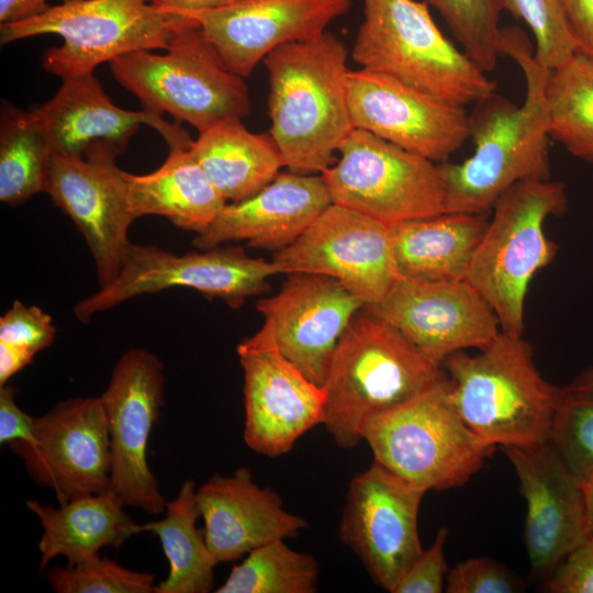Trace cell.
I'll use <instances>...</instances> for the list:
<instances>
[{
	"mask_svg": "<svg viewBox=\"0 0 593 593\" xmlns=\"http://www.w3.org/2000/svg\"><path fill=\"white\" fill-rule=\"evenodd\" d=\"M502 54L521 66L526 97L521 107L493 92L469 115L473 154L460 164L439 163L445 212L489 213L514 184L550 179L546 85L551 70L537 64L522 29H502Z\"/></svg>",
	"mask_w": 593,
	"mask_h": 593,
	"instance_id": "obj_1",
	"label": "cell"
},
{
	"mask_svg": "<svg viewBox=\"0 0 593 593\" xmlns=\"http://www.w3.org/2000/svg\"><path fill=\"white\" fill-rule=\"evenodd\" d=\"M347 51L334 34L283 44L265 58L270 135L288 170L322 174L354 128Z\"/></svg>",
	"mask_w": 593,
	"mask_h": 593,
	"instance_id": "obj_2",
	"label": "cell"
},
{
	"mask_svg": "<svg viewBox=\"0 0 593 593\" xmlns=\"http://www.w3.org/2000/svg\"><path fill=\"white\" fill-rule=\"evenodd\" d=\"M447 377L393 325L362 307L343 333L323 383L322 424L335 443L354 448L370 418Z\"/></svg>",
	"mask_w": 593,
	"mask_h": 593,
	"instance_id": "obj_3",
	"label": "cell"
},
{
	"mask_svg": "<svg viewBox=\"0 0 593 593\" xmlns=\"http://www.w3.org/2000/svg\"><path fill=\"white\" fill-rule=\"evenodd\" d=\"M443 368L455 409L482 441L505 447L549 440L563 387L541 376L523 336L501 331L475 355L448 356Z\"/></svg>",
	"mask_w": 593,
	"mask_h": 593,
	"instance_id": "obj_4",
	"label": "cell"
},
{
	"mask_svg": "<svg viewBox=\"0 0 593 593\" xmlns=\"http://www.w3.org/2000/svg\"><path fill=\"white\" fill-rule=\"evenodd\" d=\"M361 1L363 19L351 51L360 68L460 107L495 92L496 81L441 33L424 1Z\"/></svg>",
	"mask_w": 593,
	"mask_h": 593,
	"instance_id": "obj_5",
	"label": "cell"
},
{
	"mask_svg": "<svg viewBox=\"0 0 593 593\" xmlns=\"http://www.w3.org/2000/svg\"><path fill=\"white\" fill-rule=\"evenodd\" d=\"M567 209L566 186L550 179L518 182L495 202L467 280L490 304L502 332L523 336L529 283L559 248L547 237L545 222Z\"/></svg>",
	"mask_w": 593,
	"mask_h": 593,
	"instance_id": "obj_6",
	"label": "cell"
},
{
	"mask_svg": "<svg viewBox=\"0 0 593 593\" xmlns=\"http://www.w3.org/2000/svg\"><path fill=\"white\" fill-rule=\"evenodd\" d=\"M198 22L147 0H75L51 5L35 18L0 24L2 44L56 34L63 45L47 48L42 66L64 79L93 72L102 63L138 51L166 49Z\"/></svg>",
	"mask_w": 593,
	"mask_h": 593,
	"instance_id": "obj_7",
	"label": "cell"
},
{
	"mask_svg": "<svg viewBox=\"0 0 593 593\" xmlns=\"http://www.w3.org/2000/svg\"><path fill=\"white\" fill-rule=\"evenodd\" d=\"M373 460L425 490L466 484L494 452L463 422L448 377L368 421L362 432Z\"/></svg>",
	"mask_w": 593,
	"mask_h": 593,
	"instance_id": "obj_8",
	"label": "cell"
},
{
	"mask_svg": "<svg viewBox=\"0 0 593 593\" xmlns=\"http://www.w3.org/2000/svg\"><path fill=\"white\" fill-rule=\"evenodd\" d=\"M165 51L133 52L109 63L114 78L144 109L168 113L199 132L249 113L244 78L223 65L199 24L179 32Z\"/></svg>",
	"mask_w": 593,
	"mask_h": 593,
	"instance_id": "obj_9",
	"label": "cell"
},
{
	"mask_svg": "<svg viewBox=\"0 0 593 593\" xmlns=\"http://www.w3.org/2000/svg\"><path fill=\"white\" fill-rule=\"evenodd\" d=\"M324 170L332 202L389 226L445 212L437 163L354 127Z\"/></svg>",
	"mask_w": 593,
	"mask_h": 593,
	"instance_id": "obj_10",
	"label": "cell"
},
{
	"mask_svg": "<svg viewBox=\"0 0 593 593\" xmlns=\"http://www.w3.org/2000/svg\"><path fill=\"white\" fill-rule=\"evenodd\" d=\"M279 273L275 262L249 257L242 247H214L177 255L154 245L130 242L116 277L74 306L81 324L135 296L170 288H189L236 309L268 291Z\"/></svg>",
	"mask_w": 593,
	"mask_h": 593,
	"instance_id": "obj_11",
	"label": "cell"
},
{
	"mask_svg": "<svg viewBox=\"0 0 593 593\" xmlns=\"http://www.w3.org/2000/svg\"><path fill=\"white\" fill-rule=\"evenodd\" d=\"M163 361L153 353L133 348L115 363L99 396L110 437V490L125 506L149 514L165 512L167 501L147 462L150 430L164 405Z\"/></svg>",
	"mask_w": 593,
	"mask_h": 593,
	"instance_id": "obj_12",
	"label": "cell"
},
{
	"mask_svg": "<svg viewBox=\"0 0 593 593\" xmlns=\"http://www.w3.org/2000/svg\"><path fill=\"white\" fill-rule=\"evenodd\" d=\"M272 261L279 273L332 277L365 306L379 303L400 278L390 226L334 203Z\"/></svg>",
	"mask_w": 593,
	"mask_h": 593,
	"instance_id": "obj_13",
	"label": "cell"
},
{
	"mask_svg": "<svg viewBox=\"0 0 593 593\" xmlns=\"http://www.w3.org/2000/svg\"><path fill=\"white\" fill-rule=\"evenodd\" d=\"M425 493L374 460L349 483L338 538L391 593L423 551L417 521Z\"/></svg>",
	"mask_w": 593,
	"mask_h": 593,
	"instance_id": "obj_14",
	"label": "cell"
},
{
	"mask_svg": "<svg viewBox=\"0 0 593 593\" xmlns=\"http://www.w3.org/2000/svg\"><path fill=\"white\" fill-rule=\"evenodd\" d=\"M237 354L244 371V440L267 457L287 454L301 436L322 424L324 388L281 354L266 322L238 344Z\"/></svg>",
	"mask_w": 593,
	"mask_h": 593,
	"instance_id": "obj_15",
	"label": "cell"
},
{
	"mask_svg": "<svg viewBox=\"0 0 593 593\" xmlns=\"http://www.w3.org/2000/svg\"><path fill=\"white\" fill-rule=\"evenodd\" d=\"M122 152L102 143L83 156L53 154L44 187L86 239L100 287L116 277L135 220L128 206L125 171L115 163Z\"/></svg>",
	"mask_w": 593,
	"mask_h": 593,
	"instance_id": "obj_16",
	"label": "cell"
},
{
	"mask_svg": "<svg viewBox=\"0 0 593 593\" xmlns=\"http://www.w3.org/2000/svg\"><path fill=\"white\" fill-rule=\"evenodd\" d=\"M9 447L59 504L110 490V437L99 396L59 402L36 417L33 444L15 441Z\"/></svg>",
	"mask_w": 593,
	"mask_h": 593,
	"instance_id": "obj_17",
	"label": "cell"
},
{
	"mask_svg": "<svg viewBox=\"0 0 593 593\" xmlns=\"http://www.w3.org/2000/svg\"><path fill=\"white\" fill-rule=\"evenodd\" d=\"M365 307L441 366L457 351L482 349L501 332L494 311L467 279L400 277L379 303Z\"/></svg>",
	"mask_w": 593,
	"mask_h": 593,
	"instance_id": "obj_18",
	"label": "cell"
},
{
	"mask_svg": "<svg viewBox=\"0 0 593 593\" xmlns=\"http://www.w3.org/2000/svg\"><path fill=\"white\" fill-rule=\"evenodd\" d=\"M354 127L437 164L470 137L465 107L422 92L391 76L360 68L348 76Z\"/></svg>",
	"mask_w": 593,
	"mask_h": 593,
	"instance_id": "obj_19",
	"label": "cell"
},
{
	"mask_svg": "<svg viewBox=\"0 0 593 593\" xmlns=\"http://www.w3.org/2000/svg\"><path fill=\"white\" fill-rule=\"evenodd\" d=\"M501 448L526 503L524 539L530 572L545 580L591 535L584 489L549 440Z\"/></svg>",
	"mask_w": 593,
	"mask_h": 593,
	"instance_id": "obj_20",
	"label": "cell"
},
{
	"mask_svg": "<svg viewBox=\"0 0 593 593\" xmlns=\"http://www.w3.org/2000/svg\"><path fill=\"white\" fill-rule=\"evenodd\" d=\"M257 310L273 332L281 354L323 385L336 346L362 301L336 279L316 273H290Z\"/></svg>",
	"mask_w": 593,
	"mask_h": 593,
	"instance_id": "obj_21",
	"label": "cell"
},
{
	"mask_svg": "<svg viewBox=\"0 0 593 593\" xmlns=\"http://www.w3.org/2000/svg\"><path fill=\"white\" fill-rule=\"evenodd\" d=\"M350 7L351 0H237L184 14L198 22L223 65L246 78L270 52L323 34Z\"/></svg>",
	"mask_w": 593,
	"mask_h": 593,
	"instance_id": "obj_22",
	"label": "cell"
},
{
	"mask_svg": "<svg viewBox=\"0 0 593 593\" xmlns=\"http://www.w3.org/2000/svg\"><path fill=\"white\" fill-rule=\"evenodd\" d=\"M61 80L56 94L31 111L53 154L83 156L90 147L102 143L124 150L142 124L158 131L169 148L190 147L193 142L179 122L171 124L163 114L116 107L93 72Z\"/></svg>",
	"mask_w": 593,
	"mask_h": 593,
	"instance_id": "obj_23",
	"label": "cell"
},
{
	"mask_svg": "<svg viewBox=\"0 0 593 593\" xmlns=\"http://www.w3.org/2000/svg\"><path fill=\"white\" fill-rule=\"evenodd\" d=\"M332 203L321 175L280 172L254 195L226 203L213 222L195 234L192 244L204 250L245 240L249 247L279 251Z\"/></svg>",
	"mask_w": 593,
	"mask_h": 593,
	"instance_id": "obj_24",
	"label": "cell"
},
{
	"mask_svg": "<svg viewBox=\"0 0 593 593\" xmlns=\"http://www.w3.org/2000/svg\"><path fill=\"white\" fill-rule=\"evenodd\" d=\"M204 539L217 563L236 561L251 550L288 539L307 527L283 507L281 497L259 486L247 468L212 475L195 492Z\"/></svg>",
	"mask_w": 593,
	"mask_h": 593,
	"instance_id": "obj_25",
	"label": "cell"
},
{
	"mask_svg": "<svg viewBox=\"0 0 593 593\" xmlns=\"http://www.w3.org/2000/svg\"><path fill=\"white\" fill-rule=\"evenodd\" d=\"M25 505L43 527L37 545L40 572L56 557L75 564L142 533L141 525L123 510L125 505L111 490L82 495L58 507L34 500H27Z\"/></svg>",
	"mask_w": 593,
	"mask_h": 593,
	"instance_id": "obj_26",
	"label": "cell"
},
{
	"mask_svg": "<svg viewBox=\"0 0 593 593\" xmlns=\"http://www.w3.org/2000/svg\"><path fill=\"white\" fill-rule=\"evenodd\" d=\"M489 221L484 214L444 212L391 225L400 277L461 280Z\"/></svg>",
	"mask_w": 593,
	"mask_h": 593,
	"instance_id": "obj_27",
	"label": "cell"
},
{
	"mask_svg": "<svg viewBox=\"0 0 593 593\" xmlns=\"http://www.w3.org/2000/svg\"><path fill=\"white\" fill-rule=\"evenodd\" d=\"M130 211L167 217L195 234L208 227L227 203L193 157L189 147H170L165 163L145 175L124 172Z\"/></svg>",
	"mask_w": 593,
	"mask_h": 593,
	"instance_id": "obj_28",
	"label": "cell"
},
{
	"mask_svg": "<svg viewBox=\"0 0 593 593\" xmlns=\"http://www.w3.org/2000/svg\"><path fill=\"white\" fill-rule=\"evenodd\" d=\"M189 149L227 203L254 195L284 167L270 133H251L238 119L199 132Z\"/></svg>",
	"mask_w": 593,
	"mask_h": 593,
	"instance_id": "obj_29",
	"label": "cell"
},
{
	"mask_svg": "<svg viewBox=\"0 0 593 593\" xmlns=\"http://www.w3.org/2000/svg\"><path fill=\"white\" fill-rule=\"evenodd\" d=\"M195 484L184 481L177 496L167 502L163 519L141 525L142 532L156 535L169 563L165 580L155 586V593H208L213 588L214 567L203 529L195 526L200 512L195 499Z\"/></svg>",
	"mask_w": 593,
	"mask_h": 593,
	"instance_id": "obj_30",
	"label": "cell"
},
{
	"mask_svg": "<svg viewBox=\"0 0 593 593\" xmlns=\"http://www.w3.org/2000/svg\"><path fill=\"white\" fill-rule=\"evenodd\" d=\"M550 138L593 164V58L577 52L546 85Z\"/></svg>",
	"mask_w": 593,
	"mask_h": 593,
	"instance_id": "obj_31",
	"label": "cell"
},
{
	"mask_svg": "<svg viewBox=\"0 0 593 593\" xmlns=\"http://www.w3.org/2000/svg\"><path fill=\"white\" fill-rule=\"evenodd\" d=\"M53 152L31 111L5 105L0 120V201L16 206L44 192Z\"/></svg>",
	"mask_w": 593,
	"mask_h": 593,
	"instance_id": "obj_32",
	"label": "cell"
},
{
	"mask_svg": "<svg viewBox=\"0 0 593 593\" xmlns=\"http://www.w3.org/2000/svg\"><path fill=\"white\" fill-rule=\"evenodd\" d=\"M314 556L290 548L284 539L258 547L235 563L217 593H314L318 583Z\"/></svg>",
	"mask_w": 593,
	"mask_h": 593,
	"instance_id": "obj_33",
	"label": "cell"
},
{
	"mask_svg": "<svg viewBox=\"0 0 593 593\" xmlns=\"http://www.w3.org/2000/svg\"><path fill=\"white\" fill-rule=\"evenodd\" d=\"M436 9L463 53L484 72L502 54L501 13L504 0H423Z\"/></svg>",
	"mask_w": 593,
	"mask_h": 593,
	"instance_id": "obj_34",
	"label": "cell"
},
{
	"mask_svg": "<svg viewBox=\"0 0 593 593\" xmlns=\"http://www.w3.org/2000/svg\"><path fill=\"white\" fill-rule=\"evenodd\" d=\"M549 443L582 485L593 480V392L563 387Z\"/></svg>",
	"mask_w": 593,
	"mask_h": 593,
	"instance_id": "obj_35",
	"label": "cell"
},
{
	"mask_svg": "<svg viewBox=\"0 0 593 593\" xmlns=\"http://www.w3.org/2000/svg\"><path fill=\"white\" fill-rule=\"evenodd\" d=\"M57 593H155V575L126 569L100 555L46 571Z\"/></svg>",
	"mask_w": 593,
	"mask_h": 593,
	"instance_id": "obj_36",
	"label": "cell"
},
{
	"mask_svg": "<svg viewBox=\"0 0 593 593\" xmlns=\"http://www.w3.org/2000/svg\"><path fill=\"white\" fill-rule=\"evenodd\" d=\"M504 10L530 29L535 41V60L553 70L578 52L561 0H504Z\"/></svg>",
	"mask_w": 593,
	"mask_h": 593,
	"instance_id": "obj_37",
	"label": "cell"
},
{
	"mask_svg": "<svg viewBox=\"0 0 593 593\" xmlns=\"http://www.w3.org/2000/svg\"><path fill=\"white\" fill-rule=\"evenodd\" d=\"M524 582L499 561L489 557L471 558L448 570L447 593H516Z\"/></svg>",
	"mask_w": 593,
	"mask_h": 593,
	"instance_id": "obj_38",
	"label": "cell"
},
{
	"mask_svg": "<svg viewBox=\"0 0 593 593\" xmlns=\"http://www.w3.org/2000/svg\"><path fill=\"white\" fill-rule=\"evenodd\" d=\"M56 327L49 314L40 306L15 300L0 317V342L22 347L33 354L49 347Z\"/></svg>",
	"mask_w": 593,
	"mask_h": 593,
	"instance_id": "obj_39",
	"label": "cell"
},
{
	"mask_svg": "<svg viewBox=\"0 0 593 593\" xmlns=\"http://www.w3.org/2000/svg\"><path fill=\"white\" fill-rule=\"evenodd\" d=\"M448 528L441 527L432 546L418 555L400 579L392 593H440L448 572L444 546Z\"/></svg>",
	"mask_w": 593,
	"mask_h": 593,
	"instance_id": "obj_40",
	"label": "cell"
},
{
	"mask_svg": "<svg viewBox=\"0 0 593 593\" xmlns=\"http://www.w3.org/2000/svg\"><path fill=\"white\" fill-rule=\"evenodd\" d=\"M542 591L549 593H593V536L574 547L545 579Z\"/></svg>",
	"mask_w": 593,
	"mask_h": 593,
	"instance_id": "obj_41",
	"label": "cell"
},
{
	"mask_svg": "<svg viewBox=\"0 0 593 593\" xmlns=\"http://www.w3.org/2000/svg\"><path fill=\"white\" fill-rule=\"evenodd\" d=\"M18 389L5 383L0 387V444L19 441L33 444L36 417L26 414L15 402Z\"/></svg>",
	"mask_w": 593,
	"mask_h": 593,
	"instance_id": "obj_42",
	"label": "cell"
},
{
	"mask_svg": "<svg viewBox=\"0 0 593 593\" xmlns=\"http://www.w3.org/2000/svg\"><path fill=\"white\" fill-rule=\"evenodd\" d=\"M578 52L593 58V0H561Z\"/></svg>",
	"mask_w": 593,
	"mask_h": 593,
	"instance_id": "obj_43",
	"label": "cell"
},
{
	"mask_svg": "<svg viewBox=\"0 0 593 593\" xmlns=\"http://www.w3.org/2000/svg\"><path fill=\"white\" fill-rule=\"evenodd\" d=\"M49 7L48 0H0V24L35 18Z\"/></svg>",
	"mask_w": 593,
	"mask_h": 593,
	"instance_id": "obj_44",
	"label": "cell"
},
{
	"mask_svg": "<svg viewBox=\"0 0 593 593\" xmlns=\"http://www.w3.org/2000/svg\"><path fill=\"white\" fill-rule=\"evenodd\" d=\"M35 354L5 343L0 342V387L8 383V380L16 372L33 361Z\"/></svg>",
	"mask_w": 593,
	"mask_h": 593,
	"instance_id": "obj_45",
	"label": "cell"
},
{
	"mask_svg": "<svg viewBox=\"0 0 593 593\" xmlns=\"http://www.w3.org/2000/svg\"><path fill=\"white\" fill-rule=\"evenodd\" d=\"M148 2L176 12H198L220 9L237 0H147Z\"/></svg>",
	"mask_w": 593,
	"mask_h": 593,
	"instance_id": "obj_46",
	"label": "cell"
},
{
	"mask_svg": "<svg viewBox=\"0 0 593 593\" xmlns=\"http://www.w3.org/2000/svg\"><path fill=\"white\" fill-rule=\"evenodd\" d=\"M567 387L575 391L593 392V366L582 370Z\"/></svg>",
	"mask_w": 593,
	"mask_h": 593,
	"instance_id": "obj_47",
	"label": "cell"
},
{
	"mask_svg": "<svg viewBox=\"0 0 593 593\" xmlns=\"http://www.w3.org/2000/svg\"><path fill=\"white\" fill-rule=\"evenodd\" d=\"M583 489L586 499L590 534L593 536V480L584 484Z\"/></svg>",
	"mask_w": 593,
	"mask_h": 593,
	"instance_id": "obj_48",
	"label": "cell"
},
{
	"mask_svg": "<svg viewBox=\"0 0 593 593\" xmlns=\"http://www.w3.org/2000/svg\"><path fill=\"white\" fill-rule=\"evenodd\" d=\"M70 1H75V0H61V2H70Z\"/></svg>",
	"mask_w": 593,
	"mask_h": 593,
	"instance_id": "obj_49",
	"label": "cell"
}]
</instances>
